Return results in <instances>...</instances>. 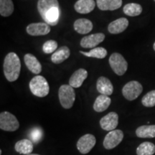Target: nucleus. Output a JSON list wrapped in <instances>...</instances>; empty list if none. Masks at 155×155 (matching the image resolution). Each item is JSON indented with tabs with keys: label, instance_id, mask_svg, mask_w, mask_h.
Listing matches in <instances>:
<instances>
[{
	"label": "nucleus",
	"instance_id": "23",
	"mask_svg": "<svg viewBox=\"0 0 155 155\" xmlns=\"http://www.w3.org/2000/svg\"><path fill=\"white\" fill-rule=\"evenodd\" d=\"M136 135L139 138H154L155 125H144L138 127Z\"/></svg>",
	"mask_w": 155,
	"mask_h": 155
},
{
	"label": "nucleus",
	"instance_id": "20",
	"mask_svg": "<svg viewBox=\"0 0 155 155\" xmlns=\"http://www.w3.org/2000/svg\"><path fill=\"white\" fill-rule=\"evenodd\" d=\"M96 5L102 11H114L121 7L122 0H96Z\"/></svg>",
	"mask_w": 155,
	"mask_h": 155
},
{
	"label": "nucleus",
	"instance_id": "17",
	"mask_svg": "<svg viewBox=\"0 0 155 155\" xmlns=\"http://www.w3.org/2000/svg\"><path fill=\"white\" fill-rule=\"evenodd\" d=\"M94 25L91 20L86 18L78 19L74 22L73 28L78 33L86 35L91 32Z\"/></svg>",
	"mask_w": 155,
	"mask_h": 155
},
{
	"label": "nucleus",
	"instance_id": "33",
	"mask_svg": "<svg viewBox=\"0 0 155 155\" xmlns=\"http://www.w3.org/2000/svg\"><path fill=\"white\" fill-rule=\"evenodd\" d=\"M2 150H0V155H2Z\"/></svg>",
	"mask_w": 155,
	"mask_h": 155
},
{
	"label": "nucleus",
	"instance_id": "11",
	"mask_svg": "<svg viewBox=\"0 0 155 155\" xmlns=\"http://www.w3.org/2000/svg\"><path fill=\"white\" fill-rule=\"evenodd\" d=\"M26 31L31 36H42L49 34L50 26L45 22L31 23L26 28Z\"/></svg>",
	"mask_w": 155,
	"mask_h": 155
},
{
	"label": "nucleus",
	"instance_id": "1",
	"mask_svg": "<svg viewBox=\"0 0 155 155\" xmlns=\"http://www.w3.org/2000/svg\"><path fill=\"white\" fill-rule=\"evenodd\" d=\"M38 10L43 20L50 26L58 24L61 10L58 0H38Z\"/></svg>",
	"mask_w": 155,
	"mask_h": 155
},
{
	"label": "nucleus",
	"instance_id": "28",
	"mask_svg": "<svg viewBox=\"0 0 155 155\" xmlns=\"http://www.w3.org/2000/svg\"><path fill=\"white\" fill-rule=\"evenodd\" d=\"M141 103L145 107H153L155 106V90L151 91L141 99Z\"/></svg>",
	"mask_w": 155,
	"mask_h": 155
},
{
	"label": "nucleus",
	"instance_id": "29",
	"mask_svg": "<svg viewBox=\"0 0 155 155\" xmlns=\"http://www.w3.org/2000/svg\"><path fill=\"white\" fill-rule=\"evenodd\" d=\"M58 50V42L55 40H50L46 41L42 45V50L45 53L50 54L55 53Z\"/></svg>",
	"mask_w": 155,
	"mask_h": 155
},
{
	"label": "nucleus",
	"instance_id": "21",
	"mask_svg": "<svg viewBox=\"0 0 155 155\" xmlns=\"http://www.w3.org/2000/svg\"><path fill=\"white\" fill-rule=\"evenodd\" d=\"M71 55V50L67 46H62L51 55V61L55 64H60L66 61Z\"/></svg>",
	"mask_w": 155,
	"mask_h": 155
},
{
	"label": "nucleus",
	"instance_id": "16",
	"mask_svg": "<svg viewBox=\"0 0 155 155\" xmlns=\"http://www.w3.org/2000/svg\"><path fill=\"white\" fill-rule=\"evenodd\" d=\"M129 26V20L125 17H121L108 25V30L111 34L116 35L123 32Z\"/></svg>",
	"mask_w": 155,
	"mask_h": 155
},
{
	"label": "nucleus",
	"instance_id": "13",
	"mask_svg": "<svg viewBox=\"0 0 155 155\" xmlns=\"http://www.w3.org/2000/svg\"><path fill=\"white\" fill-rule=\"evenodd\" d=\"M96 88L98 92L104 96H111L114 92V86L111 81L106 77L101 76L96 82Z\"/></svg>",
	"mask_w": 155,
	"mask_h": 155
},
{
	"label": "nucleus",
	"instance_id": "24",
	"mask_svg": "<svg viewBox=\"0 0 155 155\" xmlns=\"http://www.w3.org/2000/svg\"><path fill=\"white\" fill-rule=\"evenodd\" d=\"M15 7L12 0H0V15L2 17H9L12 15Z\"/></svg>",
	"mask_w": 155,
	"mask_h": 155
},
{
	"label": "nucleus",
	"instance_id": "7",
	"mask_svg": "<svg viewBox=\"0 0 155 155\" xmlns=\"http://www.w3.org/2000/svg\"><path fill=\"white\" fill-rule=\"evenodd\" d=\"M143 87L138 81H132L127 83L122 88V94L126 99L134 101L142 93Z\"/></svg>",
	"mask_w": 155,
	"mask_h": 155
},
{
	"label": "nucleus",
	"instance_id": "18",
	"mask_svg": "<svg viewBox=\"0 0 155 155\" xmlns=\"http://www.w3.org/2000/svg\"><path fill=\"white\" fill-rule=\"evenodd\" d=\"M94 0H78L74 5V9L80 14H88L95 9Z\"/></svg>",
	"mask_w": 155,
	"mask_h": 155
},
{
	"label": "nucleus",
	"instance_id": "26",
	"mask_svg": "<svg viewBox=\"0 0 155 155\" xmlns=\"http://www.w3.org/2000/svg\"><path fill=\"white\" fill-rule=\"evenodd\" d=\"M80 53L81 54H83V55L86 56V57L98 58V59H103V58H105L108 53L107 50H106L104 48H102V47L93 48V49L91 50L89 52L80 51Z\"/></svg>",
	"mask_w": 155,
	"mask_h": 155
},
{
	"label": "nucleus",
	"instance_id": "4",
	"mask_svg": "<svg viewBox=\"0 0 155 155\" xmlns=\"http://www.w3.org/2000/svg\"><path fill=\"white\" fill-rule=\"evenodd\" d=\"M58 97L61 106L65 109L73 107L75 100V92L74 88L68 84H64L60 87L58 91Z\"/></svg>",
	"mask_w": 155,
	"mask_h": 155
},
{
	"label": "nucleus",
	"instance_id": "9",
	"mask_svg": "<svg viewBox=\"0 0 155 155\" xmlns=\"http://www.w3.org/2000/svg\"><path fill=\"white\" fill-rule=\"evenodd\" d=\"M96 139L95 136L91 134H86L82 136L78 141V150L82 154H86L94 148V147L96 145Z\"/></svg>",
	"mask_w": 155,
	"mask_h": 155
},
{
	"label": "nucleus",
	"instance_id": "27",
	"mask_svg": "<svg viewBox=\"0 0 155 155\" xmlns=\"http://www.w3.org/2000/svg\"><path fill=\"white\" fill-rule=\"evenodd\" d=\"M155 153V145L152 142L141 143L137 149V155H153Z\"/></svg>",
	"mask_w": 155,
	"mask_h": 155
},
{
	"label": "nucleus",
	"instance_id": "25",
	"mask_svg": "<svg viewBox=\"0 0 155 155\" xmlns=\"http://www.w3.org/2000/svg\"><path fill=\"white\" fill-rule=\"evenodd\" d=\"M124 13L130 17H137L142 12V7L137 3H129L126 5L123 9Z\"/></svg>",
	"mask_w": 155,
	"mask_h": 155
},
{
	"label": "nucleus",
	"instance_id": "31",
	"mask_svg": "<svg viewBox=\"0 0 155 155\" xmlns=\"http://www.w3.org/2000/svg\"><path fill=\"white\" fill-rule=\"evenodd\" d=\"M28 155H40V154H28Z\"/></svg>",
	"mask_w": 155,
	"mask_h": 155
},
{
	"label": "nucleus",
	"instance_id": "2",
	"mask_svg": "<svg viewBox=\"0 0 155 155\" xmlns=\"http://www.w3.org/2000/svg\"><path fill=\"white\" fill-rule=\"evenodd\" d=\"M3 70L6 79L9 82H14L18 79L21 71V62L16 53H9L6 55Z\"/></svg>",
	"mask_w": 155,
	"mask_h": 155
},
{
	"label": "nucleus",
	"instance_id": "30",
	"mask_svg": "<svg viewBox=\"0 0 155 155\" xmlns=\"http://www.w3.org/2000/svg\"><path fill=\"white\" fill-rule=\"evenodd\" d=\"M30 139L33 143H38L41 140L43 136V132L42 129L39 127H35L30 132Z\"/></svg>",
	"mask_w": 155,
	"mask_h": 155
},
{
	"label": "nucleus",
	"instance_id": "14",
	"mask_svg": "<svg viewBox=\"0 0 155 155\" xmlns=\"http://www.w3.org/2000/svg\"><path fill=\"white\" fill-rule=\"evenodd\" d=\"M88 77V71L84 68H79L73 73L69 80V85L73 88H78L82 86Z\"/></svg>",
	"mask_w": 155,
	"mask_h": 155
},
{
	"label": "nucleus",
	"instance_id": "8",
	"mask_svg": "<svg viewBox=\"0 0 155 155\" xmlns=\"http://www.w3.org/2000/svg\"><path fill=\"white\" fill-rule=\"evenodd\" d=\"M124 139V133L120 129H115V130L109 131L106 135L104 139V148L106 150H112L117 147L121 142Z\"/></svg>",
	"mask_w": 155,
	"mask_h": 155
},
{
	"label": "nucleus",
	"instance_id": "5",
	"mask_svg": "<svg viewBox=\"0 0 155 155\" xmlns=\"http://www.w3.org/2000/svg\"><path fill=\"white\" fill-rule=\"evenodd\" d=\"M19 123L16 116L8 111L0 114V129L5 131H15L19 129Z\"/></svg>",
	"mask_w": 155,
	"mask_h": 155
},
{
	"label": "nucleus",
	"instance_id": "34",
	"mask_svg": "<svg viewBox=\"0 0 155 155\" xmlns=\"http://www.w3.org/2000/svg\"><path fill=\"white\" fill-rule=\"evenodd\" d=\"M154 2H155V0H154Z\"/></svg>",
	"mask_w": 155,
	"mask_h": 155
},
{
	"label": "nucleus",
	"instance_id": "19",
	"mask_svg": "<svg viewBox=\"0 0 155 155\" xmlns=\"http://www.w3.org/2000/svg\"><path fill=\"white\" fill-rule=\"evenodd\" d=\"M15 150L21 154H32L33 151V142L28 139H21L15 144Z\"/></svg>",
	"mask_w": 155,
	"mask_h": 155
},
{
	"label": "nucleus",
	"instance_id": "10",
	"mask_svg": "<svg viewBox=\"0 0 155 155\" xmlns=\"http://www.w3.org/2000/svg\"><path fill=\"white\" fill-rule=\"evenodd\" d=\"M119 124V116L116 112H110L100 120V126L102 129L111 131L115 130Z\"/></svg>",
	"mask_w": 155,
	"mask_h": 155
},
{
	"label": "nucleus",
	"instance_id": "15",
	"mask_svg": "<svg viewBox=\"0 0 155 155\" xmlns=\"http://www.w3.org/2000/svg\"><path fill=\"white\" fill-rule=\"evenodd\" d=\"M24 61L25 65L29 71L34 74H40L42 71V65L38 61V58L32 54L28 53L24 56Z\"/></svg>",
	"mask_w": 155,
	"mask_h": 155
},
{
	"label": "nucleus",
	"instance_id": "12",
	"mask_svg": "<svg viewBox=\"0 0 155 155\" xmlns=\"http://www.w3.org/2000/svg\"><path fill=\"white\" fill-rule=\"evenodd\" d=\"M105 35L101 32L89 35L81 39V46L83 48H95L105 40Z\"/></svg>",
	"mask_w": 155,
	"mask_h": 155
},
{
	"label": "nucleus",
	"instance_id": "22",
	"mask_svg": "<svg viewBox=\"0 0 155 155\" xmlns=\"http://www.w3.org/2000/svg\"><path fill=\"white\" fill-rule=\"evenodd\" d=\"M111 99L107 96L101 94L96 98L94 104V109L96 112H103L109 107Z\"/></svg>",
	"mask_w": 155,
	"mask_h": 155
},
{
	"label": "nucleus",
	"instance_id": "6",
	"mask_svg": "<svg viewBox=\"0 0 155 155\" xmlns=\"http://www.w3.org/2000/svg\"><path fill=\"white\" fill-rule=\"evenodd\" d=\"M109 65L114 72L118 75H123L127 72L128 68V63L123 55L120 53H114L110 56Z\"/></svg>",
	"mask_w": 155,
	"mask_h": 155
},
{
	"label": "nucleus",
	"instance_id": "3",
	"mask_svg": "<svg viewBox=\"0 0 155 155\" xmlns=\"http://www.w3.org/2000/svg\"><path fill=\"white\" fill-rule=\"evenodd\" d=\"M29 86L32 94L40 98L47 96L50 92L49 83L45 78L42 75H36L32 78Z\"/></svg>",
	"mask_w": 155,
	"mask_h": 155
},
{
	"label": "nucleus",
	"instance_id": "32",
	"mask_svg": "<svg viewBox=\"0 0 155 155\" xmlns=\"http://www.w3.org/2000/svg\"><path fill=\"white\" fill-rule=\"evenodd\" d=\"M153 48H154V51H155V42L154 43V45H153Z\"/></svg>",
	"mask_w": 155,
	"mask_h": 155
}]
</instances>
